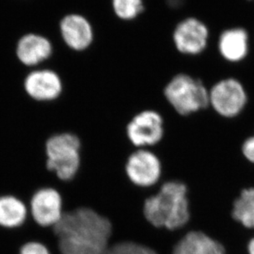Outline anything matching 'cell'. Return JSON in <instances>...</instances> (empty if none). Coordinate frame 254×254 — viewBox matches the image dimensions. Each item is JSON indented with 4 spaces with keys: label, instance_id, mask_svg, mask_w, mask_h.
<instances>
[{
    "label": "cell",
    "instance_id": "1",
    "mask_svg": "<svg viewBox=\"0 0 254 254\" xmlns=\"http://www.w3.org/2000/svg\"><path fill=\"white\" fill-rule=\"evenodd\" d=\"M52 231L60 254H106L113 238L110 220L85 206L64 211Z\"/></svg>",
    "mask_w": 254,
    "mask_h": 254
},
{
    "label": "cell",
    "instance_id": "2",
    "mask_svg": "<svg viewBox=\"0 0 254 254\" xmlns=\"http://www.w3.org/2000/svg\"><path fill=\"white\" fill-rule=\"evenodd\" d=\"M155 189L154 194L144 200V218L157 229L185 234L190 220L188 187L182 182L166 181Z\"/></svg>",
    "mask_w": 254,
    "mask_h": 254
},
{
    "label": "cell",
    "instance_id": "3",
    "mask_svg": "<svg viewBox=\"0 0 254 254\" xmlns=\"http://www.w3.org/2000/svg\"><path fill=\"white\" fill-rule=\"evenodd\" d=\"M46 168L63 183L73 180L82 161L80 139L70 132L52 134L45 143Z\"/></svg>",
    "mask_w": 254,
    "mask_h": 254
},
{
    "label": "cell",
    "instance_id": "4",
    "mask_svg": "<svg viewBox=\"0 0 254 254\" xmlns=\"http://www.w3.org/2000/svg\"><path fill=\"white\" fill-rule=\"evenodd\" d=\"M164 94L169 106L182 117L210 108L209 88L199 78L186 73L174 76L164 88Z\"/></svg>",
    "mask_w": 254,
    "mask_h": 254
},
{
    "label": "cell",
    "instance_id": "5",
    "mask_svg": "<svg viewBox=\"0 0 254 254\" xmlns=\"http://www.w3.org/2000/svg\"><path fill=\"white\" fill-rule=\"evenodd\" d=\"M210 108L223 119H232L241 114L249 102V92L242 81L226 77L209 89Z\"/></svg>",
    "mask_w": 254,
    "mask_h": 254
},
{
    "label": "cell",
    "instance_id": "6",
    "mask_svg": "<svg viewBox=\"0 0 254 254\" xmlns=\"http://www.w3.org/2000/svg\"><path fill=\"white\" fill-rule=\"evenodd\" d=\"M125 172L130 184L139 189H153L161 181L163 168L159 156L149 149H136L129 154Z\"/></svg>",
    "mask_w": 254,
    "mask_h": 254
},
{
    "label": "cell",
    "instance_id": "7",
    "mask_svg": "<svg viewBox=\"0 0 254 254\" xmlns=\"http://www.w3.org/2000/svg\"><path fill=\"white\" fill-rule=\"evenodd\" d=\"M126 131L127 138L134 148L152 149L164 138V118L157 111H141L129 121Z\"/></svg>",
    "mask_w": 254,
    "mask_h": 254
},
{
    "label": "cell",
    "instance_id": "8",
    "mask_svg": "<svg viewBox=\"0 0 254 254\" xmlns=\"http://www.w3.org/2000/svg\"><path fill=\"white\" fill-rule=\"evenodd\" d=\"M64 212L60 190L53 187L38 189L31 199V213L35 222L44 229H52L59 222Z\"/></svg>",
    "mask_w": 254,
    "mask_h": 254
},
{
    "label": "cell",
    "instance_id": "9",
    "mask_svg": "<svg viewBox=\"0 0 254 254\" xmlns=\"http://www.w3.org/2000/svg\"><path fill=\"white\" fill-rule=\"evenodd\" d=\"M210 32L200 20L189 17L180 22L174 32L177 50L187 56H197L207 48Z\"/></svg>",
    "mask_w": 254,
    "mask_h": 254
},
{
    "label": "cell",
    "instance_id": "10",
    "mask_svg": "<svg viewBox=\"0 0 254 254\" xmlns=\"http://www.w3.org/2000/svg\"><path fill=\"white\" fill-rule=\"evenodd\" d=\"M24 88L32 99L41 103H53L59 99L63 93V83L59 74L42 67L27 76Z\"/></svg>",
    "mask_w": 254,
    "mask_h": 254
},
{
    "label": "cell",
    "instance_id": "11",
    "mask_svg": "<svg viewBox=\"0 0 254 254\" xmlns=\"http://www.w3.org/2000/svg\"><path fill=\"white\" fill-rule=\"evenodd\" d=\"M250 41L251 35L245 27H230L219 35L218 52L221 58L228 63H241L249 56Z\"/></svg>",
    "mask_w": 254,
    "mask_h": 254
},
{
    "label": "cell",
    "instance_id": "12",
    "mask_svg": "<svg viewBox=\"0 0 254 254\" xmlns=\"http://www.w3.org/2000/svg\"><path fill=\"white\" fill-rule=\"evenodd\" d=\"M60 29L64 42L75 52H83L93 42V27L81 15H67L62 20Z\"/></svg>",
    "mask_w": 254,
    "mask_h": 254
},
{
    "label": "cell",
    "instance_id": "13",
    "mask_svg": "<svg viewBox=\"0 0 254 254\" xmlns=\"http://www.w3.org/2000/svg\"><path fill=\"white\" fill-rule=\"evenodd\" d=\"M173 254H226L222 243L200 230H189L178 241Z\"/></svg>",
    "mask_w": 254,
    "mask_h": 254
},
{
    "label": "cell",
    "instance_id": "14",
    "mask_svg": "<svg viewBox=\"0 0 254 254\" xmlns=\"http://www.w3.org/2000/svg\"><path fill=\"white\" fill-rule=\"evenodd\" d=\"M52 53V42L47 37L37 33L25 35L17 44V57L25 65L42 64L51 58Z\"/></svg>",
    "mask_w": 254,
    "mask_h": 254
},
{
    "label": "cell",
    "instance_id": "15",
    "mask_svg": "<svg viewBox=\"0 0 254 254\" xmlns=\"http://www.w3.org/2000/svg\"><path fill=\"white\" fill-rule=\"evenodd\" d=\"M233 219L248 230H254V188L243 189L231 209Z\"/></svg>",
    "mask_w": 254,
    "mask_h": 254
},
{
    "label": "cell",
    "instance_id": "16",
    "mask_svg": "<svg viewBox=\"0 0 254 254\" xmlns=\"http://www.w3.org/2000/svg\"><path fill=\"white\" fill-rule=\"evenodd\" d=\"M27 208L22 201L14 196L0 197V225L16 228L22 225L27 218Z\"/></svg>",
    "mask_w": 254,
    "mask_h": 254
},
{
    "label": "cell",
    "instance_id": "17",
    "mask_svg": "<svg viewBox=\"0 0 254 254\" xmlns=\"http://www.w3.org/2000/svg\"><path fill=\"white\" fill-rule=\"evenodd\" d=\"M116 15L124 21H131L144 11L143 0H113Z\"/></svg>",
    "mask_w": 254,
    "mask_h": 254
},
{
    "label": "cell",
    "instance_id": "18",
    "mask_svg": "<svg viewBox=\"0 0 254 254\" xmlns=\"http://www.w3.org/2000/svg\"><path fill=\"white\" fill-rule=\"evenodd\" d=\"M106 254H158V253L139 243L122 241L112 244Z\"/></svg>",
    "mask_w": 254,
    "mask_h": 254
},
{
    "label": "cell",
    "instance_id": "19",
    "mask_svg": "<svg viewBox=\"0 0 254 254\" xmlns=\"http://www.w3.org/2000/svg\"><path fill=\"white\" fill-rule=\"evenodd\" d=\"M19 254H52L47 245L40 241H30L22 245Z\"/></svg>",
    "mask_w": 254,
    "mask_h": 254
},
{
    "label": "cell",
    "instance_id": "20",
    "mask_svg": "<svg viewBox=\"0 0 254 254\" xmlns=\"http://www.w3.org/2000/svg\"><path fill=\"white\" fill-rule=\"evenodd\" d=\"M242 154L248 161L254 164V135L248 137L242 144Z\"/></svg>",
    "mask_w": 254,
    "mask_h": 254
},
{
    "label": "cell",
    "instance_id": "21",
    "mask_svg": "<svg viewBox=\"0 0 254 254\" xmlns=\"http://www.w3.org/2000/svg\"><path fill=\"white\" fill-rule=\"evenodd\" d=\"M247 253L248 254H254V236L248 242Z\"/></svg>",
    "mask_w": 254,
    "mask_h": 254
},
{
    "label": "cell",
    "instance_id": "22",
    "mask_svg": "<svg viewBox=\"0 0 254 254\" xmlns=\"http://www.w3.org/2000/svg\"><path fill=\"white\" fill-rule=\"evenodd\" d=\"M248 1H252V2H254V0H248Z\"/></svg>",
    "mask_w": 254,
    "mask_h": 254
}]
</instances>
